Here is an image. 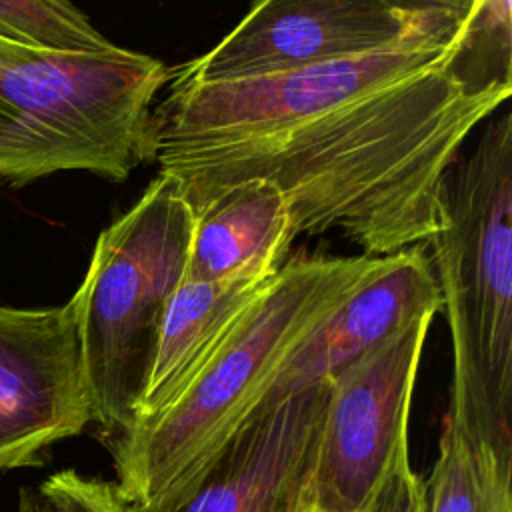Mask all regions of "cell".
I'll use <instances>...</instances> for the list:
<instances>
[{
	"label": "cell",
	"instance_id": "cell-1",
	"mask_svg": "<svg viewBox=\"0 0 512 512\" xmlns=\"http://www.w3.org/2000/svg\"><path fill=\"white\" fill-rule=\"evenodd\" d=\"M512 84L472 86L454 58L272 132L154 148L192 212L262 178L282 192L294 234L340 232L366 256L424 244L440 228V186L468 136Z\"/></svg>",
	"mask_w": 512,
	"mask_h": 512
},
{
	"label": "cell",
	"instance_id": "cell-2",
	"mask_svg": "<svg viewBox=\"0 0 512 512\" xmlns=\"http://www.w3.org/2000/svg\"><path fill=\"white\" fill-rule=\"evenodd\" d=\"M424 248L452 338L448 422L512 468V114L488 120L440 186Z\"/></svg>",
	"mask_w": 512,
	"mask_h": 512
},
{
	"label": "cell",
	"instance_id": "cell-3",
	"mask_svg": "<svg viewBox=\"0 0 512 512\" xmlns=\"http://www.w3.org/2000/svg\"><path fill=\"white\" fill-rule=\"evenodd\" d=\"M380 262L366 254L286 260L178 396L104 442L124 502L146 504L194 470L254 410L286 356Z\"/></svg>",
	"mask_w": 512,
	"mask_h": 512
},
{
	"label": "cell",
	"instance_id": "cell-4",
	"mask_svg": "<svg viewBox=\"0 0 512 512\" xmlns=\"http://www.w3.org/2000/svg\"><path fill=\"white\" fill-rule=\"evenodd\" d=\"M170 74L120 46L0 54V180L26 186L74 170L128 178L152 160V108Z\"/></svg>",
	"mask_w": 512,
	"mask_h": 512
},
{
	"label": "cell",
	"instance_id": "cell-5",
	"mask_svg": "<svg viewBox=\"0 0 512 512\" xmlns=\"http://www.w3.org/2000/svg\"><path fill=\"white\" fill-rule=\"evenodd\" d=\"M194 218L176 182L158 172L136 204L100 232L72 294L102 442L134 422L166 306L186 274Z\"/></svg>",
	"mask_w": 512,
	"mask_h": 512
},
{
	"label": "cell",
	"instance_id": "cell-6",
	"mask_svg": "<svg viewBox=\"0 0 512 512\" xmlns=\"http://www.w3.org/2000/svg\"><path fill=\"white\" fill-rule=\"evenodd\" d=\"M466 26V24H464ZM464 26L400 46L282 74L168 86L152 108V144L176 146L272 132L340 102L456 58Z\"/></svg>",
	"mask_w": 512,
	"mask_h": 512
},
{
	"label": "cell",
	"instance_id": "cell-7",
	"mask_svg": "<svg viewBox=\"0 0 512 512\" xmlns=\"http://www.w3.org/2000/svg\"><path fill=\"white\" fill-rule=\"evenodd\" d=\"M436 314L414 320L330 380L312 506L362 512L408 454L412 392Z\"/></svg>",
	"mask_w": 512,
	"mask_h": 512
},
{
	"label": "cell",
	"instance_id": "cell-8",
	"mask_svg": "<svg viewBox=\"0 0 512 512\" xmlns=\"http://www.w3.org/2000/svg\"><path fill=\"white\" fill-rule=\"evenodd\" d=\"M330 380L258 404L194 470L126 512H304Z\"/></svg>",
	"mask_w": 512,
	"mask_h": 512
},
{
	"label": "cell",
	"instance_id": "cell-9",
	"mask_svg": "<svg viewBox=\"0 0 512 512\" xmlns=\"http://www.w3.org/2000/svg\"><path fill=\"white\" fill-rule=\"evenodd\" d=\"M462 26L410 16L380 0H256L214 48L172 72L170 82L282 74L360 58L418 36L452 34Z\"/></svg>",
	"mask_w": 512,
	"mask_h": 512
},
{
	"label": "cell",
	"instance_id": "cell-10",
	"mask_svg": "<svg viewBox=\"0 0 512 512\" xmlns=\"http://www.w3.org/2000/svg\"><path fill=\"white\" fill-rule=\"evenodd\" d=\"M90 422L74 300L0 304V472L44 466L54 444Z\"/></svg>",
	"mask_w": 512,
	"mask_h": 512
},
{
	"label": "cell",
	"instance_id": "cell-11",
	"mask_svg": "<svg viewBox=\"0 0 512 512\" xmlns=\"http://www.w3.org/2000/svg\"><path fill=\"white\" fill-rule=\"evenodd\" d=\"M440 304L424 244L382 256L378 268L286 356L258 404L278 402L314 382L332 380L420 316L438 314Z\"/></svg>",
	"mask_w": 512,
	"mask_h": 512
},
{
	"label": "cell",
	"instance_id": "cell-12",
	"mask_svg": "<svg viewBox=\"0 0 512 512\" xmlns=\"http://www.w3.org/2000/svg\"><path fill=\"white\" fill-rule=\"evenodd\" d=\"M186 278L270 276L296 238L278 186L252 178L224 188L194 214Z\"/></svg>",
	"mask_w": 512,
	"mask_h": 512
},
{
	"label": "cell",
	"instance_id": "cell-13",
	"mask_svg": "<svg viewBox=\"0 0 512 512\" xmlns=\"http://www.w3.org/2000/svg\"><path fill=\"white\" fill-rule=\"evenodd\" d=\"M274 274L228 280L182 278L166 306L134 422L154 416L178 396Z\"/></svg>",
	"mask_w": 512,
	"mask_h": 512
},
{
	"label": "cell",
	"instance_id": "cell-14",
	"mask_svg": "<svg viewBox=\"0 0 512 512\" xmlns=\"http://www.w3.org/2000/svg\"><path fill=\"white\" fill-rule=\"evenodd\" d=\"M424 512H512V468L444 422L438 458L424 482Z\"/></svg>",
	"mask_w": 512,
	"mask_h": 512
},
{
	"label": "cell",
	"instance_id": "cell-15",
	"mask_svg": "<svg viewBox=\"0 0 512 512\" xmlns=\"http://www.w3.org/2000/svg\"><path fill=\"white\" fill-rule=\"evenodd\" d=\"M0 38L56 52H106L116 46L72 0H0Z\"/></svg>",
	"mask_w": 512,
	"mask_h": 512
},
{
	"label": "cell",
	"instance_id": "cell-16",
	"mask_svg": "<svg viewBox=\"0 0 512 512\" xmlns=\"http://www.w3.org/2000/svg\"><path fill=\"white\" fill-rule=\"evenodd\" d=\"M38 490L52 512H126L114 482L84 476L74 468L48 476Z\"/></svg>",
	"mask_w": 512,
	"mask_h": 512
},
{
	"label": "cell",
	"instance_id": "cell-17",
	"mask_svg": "<svg viewBox=\"0 0 512 512\" xmlns=\"http://www.w3.org/2000/svg\"><path fill=\"white\" fill-rule=\"evenodd\" d=\"M362 512H424V482L410 464V454L402 456L384 486Z\"/></svg>",
	"mask_w": 512,
	"mask_h": 512
},
{
	"label": "cell",
	"instance_id": "cell-18",
	"mask_svg": "<svg viewBox=\"0 0 512 512\" xmlns=\"http://www.w3.org/2000/svg\"><path fill=\"white\" fill-rule=\"evenodd\" d=\"M380 2L410 16L434 18L454 26H462L470 18L476 6V0H380Z\"/></svg>",
	"mask_w": 512,
	"mask_h": 512
},
{
	"label": "cell",
	"instance_id": "cell-19",
	"mask_svg": "<svg viewBox=\"0 0 512 512\" xmlns=\"http://www.w3.org/2000/svg\"><path fill=\"white\" fill-rule=\"evenodd\" d=\"M16 512H52L42 492L34 486H24L18 492Z\"/></svg>",
	"mask_w": 512,
	"mask_h": 512
},
{
	"label": "cell",
	"instance_id": "cell-20",
	"mask_svg": "<svg viewBox=\"0 0 512 512\" xmlns=\"http://www.w3.org/2000/svg\"><path fill=\"white\" fill-rule=\"evenodd\" d=\"M16 46H22V44H16V42H10V40L0 38V54H6V52H10V50H14Z\"/></svg>",
	"mask_w": 512,
	"mask_h": 512
},
{
	"label": "cell",
	"instance_id": "cell-21",
	"mask_svg": "<svg viewBox=\"0 0 512 512\" xmlns=\"http://www.w3.org/2000/svg\"><path fill=\"white\" fill-rule=\"evenodd\" d=\"M304 512H322V510H318V508H314V506H310V508H306Z\"/></svg>",
	"mask_w": 512,
	"mask_h": 512
}]
</instances>
